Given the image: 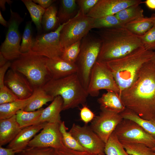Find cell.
<instances>
[{
  "instance_id": "42",
  "label": "cell",
  "mask_w": 155,
  "mask_h": 155,
  "mask_svg": "<svg viewBox=\"0 0 155 155\" xmlns=\"http://www.w3.org/2000/svg\"><path fill=\"white\" fill-rule=\"evenodd\" d=\"M80 116L81 120L86 124L92 121L95 117L94 113L85 105L80 109Z\"/></svg>"
},
{
  "instance_id": "36",
  "label": "cell",
  "mask_w": 155,
  "mask_h": 155,
  "mask_svg": "<svg viewBox=\"0 0 155 155\" xmlns=\"http://www.w3.org/2000/svg\"><path fill=\"white\" fill-rule=\"evenodd\" d=\"M81 41H78L63 48L61 58L72 63H75L79 55Z\"/></svg>"
},
{
  "instance_id": "35",
  "label": "cell",
  "mask_w": 155,
  "mask_h": 155,
  "mask_svg": "<svg viewBox=\"0 0 155 155\" xmlns=\"http://www.w3.org/2000/svg\"><path fill=\"white\" fill-rule=\"evenodd\" d=\"M115 15L94 18L92 28H108L124 27Z\"/></svg>"
},
{
  "instance_id": "39",
  "label": "cell",
  "mask_w": 155,
  "mask_h": 155,
  "mask_svg": "<svg viewBox=\"0 0 155 155\" xmlns=\"http://www.w3.org/2000/svg\"><path fill=\"white\" fill-rule=\"evenodd\" d=\"M18 99L5 85L0 87V104L11 102Z\"/></svg>"
},
{
  "instance_id": "49",
  "label": "cell",
  "mask_w": 155,
  "mask_h": 155,
  "mask_svg": "<svg viewBox=\"0 0 155 155\" xmlns=\"http://www.w3.org/2000/svg\"><path fill=\"white\" fill-rule=\"evenodd\" d=\"M0 23L3 26L7 27L8 22L5 20L3 16L1 11H0Z\"/></svg>"
},
{
  "instance_id": "6",
  "label": "cell",
  "mask_w": 155,
  "mask_h": 155,
  "mask_svg": "<svg viewBox=\"0 0 155 155\" xmlns=\"http://www.w3.org/2000/svg\"><path fill=\"white\" fill-rule=\"evenodd\" d=\"M80 50L75 64L76 74L87 91L92 69L96 62L101 46V41L88 34L81 40Z\"/></svg>"
},
{
  "instance_id": "1",
  "label": "cell",
  "mask_w": 155,
  "mask_h": 155,
  "mask_svg": "<svg viewBox=\"0 0 155 155\" xmlns=\"http://www.w3.org/2000/svg\"><path fill=\"white\" fill-rule=\"evenodd\" d=\"M119 96L126 108L142 118L155 117V65L152 60L144 65L136 80Z\"/></svg>"
},
{
  "instance_id": "43",
  "label": "cell",
  "mask_w": 155,
  "mask_h": 155,
  "mask_svg": "<svg viewBox=\"0 0 155 155\" xmlns=\"http://www.w3.org/2000/svg\"><path fill=\"white\" fill-rule=\"evenodd\" d=\"M11 63L8 61L5 65L0 67V87L4 85V80L6 73L8 69L10 67Z\"/></svg>"
},
{
  "instance_id": "30",
  "label": "cell",
  "mask_w": 155,
  "mask_h": 155,
  "mask_svg": "<svg viewBox=\"0 0 155 155\" xmlns=\"http://www.w3.org/2000/svg\"><path fill=\"white\" fill-rule=\"evenodd\" d=\"M104 152L106 155H131L127 152L114 132L105 144Z\"/></svg>"
},
{
  "instance_id": "9",
  "label": "cell",
  "mask_w": 155,
  "mask_h": 155,
  "mask_svg": "<svg viewBox=\"0 0 155 155\" xmlns=\"http://www.w3.org/2000/svg\"><path fill=\"white\" fill-rule=\"evenodd\" d=\"M102 89L119 95V89L110 69L106 63L96 61L91 71L87 92L88 95L96 96Z\"/></svg>"
},
{
  "instance_id": "21",
  "label": "cell",
  "mask_w": 155,
  "mask_h": 155,
  "mask_svg": "<svg viewBox=\"0 0 155 155\" xmlns=\"http://www.w3.org/2000/svg\"><path fill=\"white\" fill-rule=\"evenodd\" d=\"M98 100L100 108L120 114L126 108L119 94L112 91H107Z\"/></svg>"
},
{
  "instance_id": "28",
  "label": "cell",
  "mask_w": 155,
  "mask_h": 155,
  "mask_svg": "<svg viewBox=\"0 0 155 155\" xmlns=\"http://www.w3.org/2000/svg\"><path fill=\"white\" fill-rule=\"evenodd\" d=\"M29 11L32 21L36 26L38 32L42 29L41 22L42 18L45 10L39 5L31 0H22Z\"/></svg>"
},
{
  "instance_id": "3",
  "label": "cell",
  "mask_w": 155,
  "mask_h": 155,
  "mask_svg": "<svg viewBox=\"0 0 155 155\" xmlns=\"http://www.w3.org/2000/svg\"><path fill=\"white\" fill-rule=\"evenodd\" d=\"M154 55V51L143 47L123 57L105 63L118 86L119 96L133 83L144 65L151 61Z\"/></svg>"
},
{
  "instance_id": "29",
  "label": "cell",
  "mask_w": 155,
  "mask_h": 155,
  "mask_svg": "<svg viewBox=\"0 0 155 155\" xmlns=\"http://www.w3.org/2000/svg\"><path fill=\"white\" fill-rule=\"evenodd\" d=\"M44 109L41 108L36 111L30 112L20 110L16 114L17 121L22 129L33 125L39 118Z\"/></svg>"
},
{
  "instance_id": "12",
  "label": "cell",
  "mask_w": 155,
  "mask_h": 155,
  "mask_svg": "<svg viewBox=\"0 0 155 155\" xmlns=\"http://www.w3.org/2000/svg\"><path fill=\"white\" fill-rule=\"evenodd\" d=\"M100 109L99 115L95 117L90 127L105 144L123 118L120 114Z\"/></svg>"
},
{
  "instance_id": "31",
  "label": "cell",
  "mask_w": 155,
  "mask_h": 155,
  "mask_svg": "<svg viewBox=\"0 0 155 155\" xmlns=\"http://www.w3.org/2000/svg\"><path fill=\"white\" fill-rule=\"evenodd\" d=\"M55 98L47 94L42 88L37 89L35 98L23 109L26 111H33L38 109L49 102L52 101Z\"/></svg>"
},
{
  "instance_id": "32",
  "label": "cell",
  "mask_w": 155,
  "mask_h": 155,
  "mask_svg": "<svg viewBox=\"0 0 155 155\" xmlns=\"http://www.w3.org/2000/svg\"><path fill=\"white\" fill-rule=\"evenodd\" d=\"M59 129L62 135L63 143L66 147L74 150L86 151L69 132L67 131L68 128L65 126L64 121L60 123Z\"/></svg>"
},
{
  "instance_id": "34",
  "label": "cell",
  "mask_w": 155,
  "mask_h": 155,
  "mask_svg": "<svg viewBox=\"0 0 155 155\" xmlns=\"http://www.w3.org/2000/svg\"><path fill=\"white\" fill-rule=\"evenodd\" d=\"M32 21L26 22L22 37L20 45L21 53L27 52L31 50L34 43L35 38L33 36Z\"/></svg>"
},
{
  "instance_id": "41",
  "label": "cell",
  "mask_w": 155,
  "mask_h": 155,
  "mask_svg": "<svg viewBox=\"0 0 155 155\" xmlns=\"http://www.w3.org/2000/svg\"><path fill=\"white\" fill-rule=\"evenodd\" d=\"M99 0H77V4L79 7V10L86 15L94 6Z\"/></svg>"
},
{
  "instance_id": "25",
  "label": "cell",
  "mask_w": 155,
  "mask_h": 155,
  "mask_svg": "<svg viewBox=\"0 0 155 155\" xmlns=\"http://www.w3.org/2000/svg\"><path fill=\"white\" fill-rule=\"evenodd\" d=\"M75 0H61L60 1L57 17L59 25L62 24L72 18L77 8Z\"/></svg>"
},
{
  "instance_id": "7",
  "label": "cell",
  "mask_w": 155,
  "mask_h": 155,
  "mask_svg": "<svg viewBox=\"0 0 155 155\" xmlns=\"http://www.w3.org/2000/svg\"><path fill=\"white\" fill-rule=\"evenodd\" d=\"M94 18L88 16L79 10L69 20L60 33L61 46L64 48L82 40L92 29Z\"/></svg>"
},
{
  "instance_id": "8",
  "label": "cell",
  "mask_w": 155,
  "mask_h": 155,
  "mask_svg": "<svg viewBox=\"0 0 155 155\" xmlns=\"http://www.w3.org/2000/svg\"><path fill=\"white\" fill-rule=\"evenodd\" d=\"M10 11L7 31L0 49V52L8 61L16 59L21 54L20 52L21 37L19 27L23 21L18 13L13 11L11 9Z\"/></svg>"
},
{
  "instance_id": "44",
  "label": "cell",
  "mask_w": 155,
  "mask_h": 155,
  "mask_svg": "<svg viewBox=\"0 0 155 155\" xmlns=\"http://www.w3.org/2000/svg\"><path fill=\"white\" fill-rule=\"evenodd\" d=\"M32 1L36 3H38L43 8L46 9L50 7L56 1L54 0H33Z\"/></svg>"
},
{
  "instance_id": "48",
  "label": "cell",
  "mask_w": 155,
  "mask_h": 155,
  "mask_svg": "<svg viewBox=\"0 0 155 155\" xmlns=\"http://www.w3.org/2000/svg\"><path fill=\"white\" fill-rule=\"evenodd\" d=\"M8 61L0 52V67L5 65Z\"/></svg>"
},
{
  "instance_id": "23",
  "label": "cell",
  "mask_w": 155,
  "mask_h": 155,
  "mask_svg": "<svg viewBox=\"0 0 155 155\" xmlns=\"http://www.w3.org/2000/svg\"><path fill=\"white\" fill-rule=\"evenodd\" d=\"M120 114L123 119H129L136 122L155 138V117L150 120L145 119L127 108Z\"/></svg>"
},
{
  "instance_id": "33",
  "label": "cell",
  "mask_w": 155,
  "mask_h": 155,
  "mask_svg": "<svg viewBox=\"0 0 155 155\" xmlns=\"http://www.w3.org/2000/svg\"><path fill=\"white\" fill-rule=\"evenodd\" d=\"M121 143L127 152L130 155H155V152L152 148L144 144L131 142Z\"/></svg>"
},
{
  "instance_id": "27",
  "label": "cell",
  "mask_w": 155,
  "mask_h": 155,
  "mask_svg": "<svg viewBox=\"0 0 155 155\" xmlns=\"http://www.w3.org/2000/svg\"><path fill=\"white\" fill-rule=\"evenodd\" d=\"M153 26L151 17L140 18L126 24L124 27L133 34L140 36L145 33Z\"/></svg>"
},
{
  "instance_id": "50",
  "label": "cell",
  "mask_w": 155,
  "mask_h": 155,
  "mask_svg": "<svg viewBox=\"0 0 155 155\" xmlns=\"http://www.w3.org/2000/svg\"><path fill=\"white\" fill-rule=\"evenodd\" d=\"M154 25L155 26V15H153L151 16Z\"/></svg>"
},
{
  "instance_id": "10",
  "label": "cell",
  "mask_w": 155,
  "mask_h": 155,
  "mask_svg": "<svg viewBox=\"0 0 155 155\" xmlns=\"http://www.w3.org/2000/svg\"><path fill=\"white\" fill-rule=\"evenodd\" d=\"M114 132L121 143H140L151 148L155 146V138L132 120L123 119Z\"/></svg>"
},
{
  "instance_id": "22",
  "label": "cell",
  "mask_w": 155,
  "mask_h": 155,
  "mask_svg": "<svg viewBox=\"0 0 155 155\" xmlns=\"http://www.w3.org/2000/svg\"><path fill=\"white\" fill-rule=\"evenodd\" d=\"M37 89L34 90L32 95L27 98L0 104V120L9 118L15 115L18 111L23 110L35 98Z\"/></svg>"
},
{
  "instance_id": "17",
  "label": "cell",
  "mask_w": 155,
  "mask_h": 155,
  "mask_svg": "<svg viewBox=\"0 0 155 155\" xmlns=\"http://www.w3.org/2000/svg\"><path fill=\"white\" fill-rule=\"evenodd\" d=\"M47 122L33 125L23 128L7 146L19 153L28 146L30 142L36 134L42 129Z\"/></svg>"
},
{
  "instance_id": "13",
  "label": "cell",
  "mask_w": 155,
  "mask_h": 155,
  "mask_svg": "<svg viewBox=\"0 0 155 155\" xmlns=\"http://www.w3.org/2000/svg\"><path fill=\"white\" fill-rule=\"evenodd\" d=\"M69 131L86 151L96 154L104 152L105 143L90 126L74 123Z\"/></svg>"
},
{
  "instance_id": "38",
  "label": "cell",
  "mask_w": 155,
  "mask_h": 155,
  "mask_svg": "<svg viewBox=\"0 0 155 155\" xmlns=\"http://www.w3.org/2000/svg\"><path fill=\"white\" fill-rule=\"evenodd\" d=\"M17 155H55V149L50 147H28Z\"/></svg>"
},
{
  "instance_id": "24",
  "label": "cell",
  "mask_w": 155,
  "mask_h": 155,
  "mask_svg": "<svg viewBox=\"0 0 155 155\" xmlns=\"http://www.w3.org/2000/svg\"><path fill=\"white\" fill-rule=\"evenodd\" d=\"M143 12V10L140 5L137 4L124 9L115 15L124 26L131 22L144 17Z\"/></svg>"
},
{
  "instance_id": "40",
  "label": "cell",
  "mask_w": 155,
  "mask_h": 155,
  "mask_svg": "<svg viewBox=\"0 0 155 155\" xmlns=\"http://www.w3.org/2000/svg\"><path fill=\"white\" fill-rule=\"evenodd\" d=\"M55 155H106L104 152L96 154L86 151L74 150L67 148L64 145L60 148L55 149Z\"/></svg>"
},
{
  "instance_id": "15",
  "label": "cell",
  "mask_w": 155,
  "mask_h": 155,
  "mask_svg": "<svg viewBox=\"0 0 155 155\" xmlns=\"http://www.w3.org/2000/svg\"><path fill=\"white\" fill-rule=\"evenodd\" d=\"M143 3L141 0H99L86 16L97 18L115 15L129 6Z\"/></svg>"
},
{
  "instance_id": "45",
  "label": "cell",
  "mask_w": 155,
  "mask_h": 155,
  "mask_svg": "<svg viewBox=\"0 0 155 155\" xmlns=\"http://www.w3.org/2000/svg\"><path fill=\"white\" fill-rule=\"evenodd\" d=\"M16 152L12 149L4 148L0 146V155H17Z\"/></svg>"
},
{
  "instance_id": "46",
  "label": "cell",
  "mask_w": 155,
  "mask_h": 155,
  "mask_svg": "<svg viewBox=\"0 0 155 155\" xmlns=\"http://www.w3.org/2000/svg\"><path fill=\"white\" fill-rule=\"evenodd\" d=\"M144 2L149 9L155 10V0H146Z\"/></svg>"
},
{
  "instance_id": "52",
  "label": "cell",
  "mask_w": 155,
  "mask_h": 155,
  "mask_svg": "<svg viewBox=\"0 0 155 155\" xmlns=\"http://www.w3.org/2000/svg\"><path fill=\"white\" fill-rule=\"evenodd\" d=\"M152 149L154 150V151L155 152V146L153 148H152Z\"/></svg>"
},
{
  "instance_id": "26",
  "label": "cell",
  "mask_w": 155,
  "mask_h": 155,
  "mask_svg": "<svg viewBox=\"0 0 155 155\" xmlns=\"http://www.w3.org/2000/svg\"><path fill=\"white\" fill-rule=\"evenodd\" d=\"M58 10L54 3L45 9L41 22L42 28L45 32L52 31L59 26L57 17Z\"/></svg>"
},
{
  "instance_id": "2",
  "label": "cell",
  "mask_w": 155,
  "mask_h": 155,
  "mask_svg": "<svg viewBox=\"0 0 155 155\" xmlns=\"http://www.w3.org/2000/svg\"><path fill=\"white\" fill-rule=\"evenodd\" d=\"M97 33L101 41L98 62L106 63L143 47L140 36L124 26L102 29Z\"/></svg>"
},
{
  "instance_id": "5",
  "label": "cell",
  "mask_w": 155,
  "mask_h": 155,
  "mask_svg": "<svg viewBox=\"0 0 155 155\" xmlns=\"http://www.w3.org/2000/svg\"><path fill=\"white\" fill-rule=\"evenodd\" d=\"M47 58L30 50L21 53L11 63L10 68L24 76L34 90L41 88L52 79L46 65Z\"/></svg>"
},
{
  "instance_id": "51",
  "label": "cell",
  "mask_w": 155,
  "mask_h": 155,
  "mask_svg": "<svg viewBox=\"0 0 155 155\" xmlns=\"http://www.w3.org/2000/svg\"><path fill=\"white\" fill-rule=\"evenodd\" d=\"M152 61L155 65V51L154 52V55L152 60Z\"/></svg>"
},
{
  "instance_id": "4",
  "label": "cell",
  "mask_w": 155,
  "mask_h": 155,
  "mask_svg": "<svg viewBox=\"0 0 155 155\" xmlns=\"http://www.w3.org/2000/svg\"><path fill=\"white\" fill-rule=\"evenodd\" d=\"M42 88L54 98L57 96L62 98V110L84 105L88 95L76 73L60 79H51Z\"/></svg>"
},
{
  "instance_id": "11",
  "label": "cell",
  "mask_w": 155,
  "mask_h": 155,
  "mask_svg": "<svg viewBox=\"0 0 155 155\" xmlns=\"http://www.w3.org/2000/svg\"><path fill=\"white\" fill-rule=\"evenodd\" d=\"M67 22L59 25L53 31L37 35L31 50L49 59L60 57L63 49L60 42V33Z\"/></svg>"
},
{
  "instance_id": "20",
  "label": "cell",
  "mask_w": 155,
  "mask_h": 155,
  "mask_svg": "<svg viewBox=\"0 0 155 155\" xmlns=\"http://www.w3.org/2000/svg\"><path fill=\"white\" fill-rule=\"evenodd\" d=\"M22 129L17 121L16 115L0 120V146L9 143Z\"/></svg>"
},
{
  "instance_id": "37",
  "label": "cell",
  "mask_w": 155,
  "mask_h": 155,
  "mask_svg": "<svg viewBox=\"0 0 155 155\" xmlns=\"http://www.w3.org/2000/svg\"><path fill=\"white\" fill-rule=\"evenodd\" d=\"M143 47L146 49L155 50V26L144 34L140 36Z\"/></svg>"
},
{
  "instance_id": "19",
  "label": "cell",
  "mask_w": 155,
  "mask_h": 155,
  "mask_svg": "<svg viewBox=\"0 0 155 155\" xmlns=\"http://www.w3.org/2000/svg\"><path fill=\"white\" fill-rule=\"evenodd\" d=\"M63 103L61 96L55 97L51 103L43 109L39 118L33 125L45 122L61 123L60 113L62 111Z\"/></svg>"
},
{
  "instance_id": "18",
  "label": "cell",
  "mask_w": 155,
  "mask_h": 155,
  "mask_svg": "<svg viewBox=\"0 0 155 155\" xmlns=\"http://www.w3.org/2000/svg\"><path fill=\"white\" fill-rule=\"evenodd\" d=\"M46 65L52 79L62 78L76 73L78 68L75 63H69L61 57L48 58Z\"/></svg>"
},
{
  "instance_id": "47",
  "label": "cell",
  "mask_w": 155,
  "mask_h": 155,
  "mask_svg": "<svg viewBox=\"0 0 155 155\" xmlns=\"http://www.w3.org/2000/svg\"><path fill=\"white\" fill-rule=\"evenodd\" d=\"M12 1L10 0H0V7L2 11H4L5 9V4L6 3L9 5L11 4L12 3Z\"/></svg>"
},
{
  "instance_id": "16",
  "label": "cell",
  "mask_w": 155,
  "mask_h": 155,
  "mask_svg": "<svg viewBox=\"0 0 155 155\" xmlns=\"http://www.w3.org/2000/svg\"><path fill=\"white\" fill-rule=\"evenodd\" d=\"M4 83L19 99L29 98L34 92V90L26 78L11 68L6 73Z\"/></svg>"
},
{
  "instance_id": "14",
  "label": "cell",
  "mask_w": 155,
  "mask_h": 155,
  "mask_svg": "<svg viewBox=\"0 0 155 155\" xmlns=\"http://www.w3.org/2000/svg\"><path fill=\"white\" fill-rule=\"evenodd\" d=\"M60 123H47L40 133L30 142L28 146L50 147L55 149L63 147L64 144L59 129Z\"/></svg>"
}]
</instances>
